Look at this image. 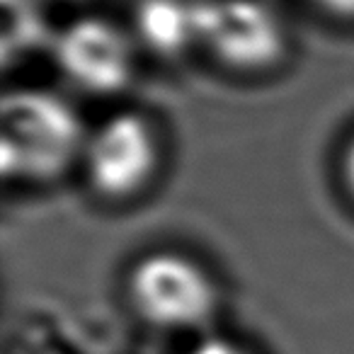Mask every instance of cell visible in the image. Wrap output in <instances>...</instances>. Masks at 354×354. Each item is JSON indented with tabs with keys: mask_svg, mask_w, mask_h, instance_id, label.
<instances>
[{
	"mask_svg": "<svg viewBox=\"0 0 354 354\" xmlns=\"http://www.w3.org/2000/svg\"><path fill=\"white\" fill-rule=\"evenodd\" d=\"M88 133L78 112L46 90L3 100V170L22 183H49L83 160Z\"/></svg>",
	"mask_w": 354,
	"mask_h": 354,
	"instance_id": "6da1fadb",
	"label": "cell"
},
{
	"mask_svg": "<svg viewBox=\"0 0 354 354\" xmlns=\"http://www.w3.org/2000/svg\"><path fill=\"white\" fill-rule=\"evenodd\" d=\"M127 291L133 310L162 330H199L218 308V286L209 270L175 250L141 257L129 272Z\"/></svg>",
	"mask_w": 354,
	"mask_h": 354,
	"instance_id": "7a4b0ae2",
	"label": "cell"
},
{
	"mask_svg": "<svg viewBox=\"0 0 354 354\" xmlns=\"http://www.w3.org/2000/svg\"><path fill=\"white\" fill-rule=\"evenodd\" d=\"M197 46L226 68L257 73L279 64L286 35L265 0H199Z\"/></svg>",
	"mask_w": 354,
	"mask_h": 354,
	"instance_id": "3957f363",
	"label": "cell"
},
{
	"mask_svg": "<svg viewBox=\"0 0 354 354\" xmlns=\"http://www.w3.org/2000/svg\"><path fill=\"white\" fill-rule=\"evenodd\" d=\"M83 170L90 187L109 202L141 194L160 165L156 129L136 112H119L88 133Z\"/></svg>",
	"mask_w": 354,
	"mask_h": 354,
	"instance_id": "277c9868",
	"label": "cell"
},
{
	"mask_svg": "<svg viewBox=\"0 0 354 354\" xmlns=\"http://www.w3.org/2000/svg\"><path fill=\"white\" fill-rule=\"evenodd\" d=\"M59 71L90 95H114L133 75V39L104 17H78L54 41Z\"/></svg>",
	"mask_w": 354,
	"mask_h": 354,
	"instance_id": "5b68a950",
	"label": "cell"
},
{
	"mask_svg": "<svg viewBox=\"0 0 354 354\" xmlns=\"http://www.w3.org/2000/svg\"><path fill=\"white\" fill-rule=\"evenodd\" d=\"M133 35L153 54H185L197 46V3L141 0L133 12Z\"/></svg>",
	"mask_w": 354,
	"mask_h": 354,
	"instance_id": "8992f818",
	"label": "cell"
},
{
	"mask_svg": "<svg viewBox=\"0 0 354 354\" xmlns=\"http://www.w3.org/2000/svg\"><path fill=\"white\" fill-rule=\"evenodd\" d=\"M187 354H252V352H248L243 344L233 342L228 337H204Z\"/></svg>",
	"mask_w": 354,
	"mask_h": 354,
	"instance_id": "52a82bcc",
	"label": "cell"
},
{
	"mask_svg": "<svg viewBox=\"0 0 354 354\" xmlns=\"http://www.w3.org/2000/svg\"><path fill=\"white\" fill-rule=\"evenodd\" d=\"M310 3L339 20H354V0H310Z\"/></svg>",
	"mask_w": 354,
	"mask_h": 354,
	"instance_id": "ba28073f",
	"label": "cell"
},
{
	"mask_svg": "<svg viewBox=\"0 0 354 354\" xmlns=\"http://www.w3.org/2000/svg\"><path fill=\"white\" fill-rule=\"evenodd\" d=\"M342 177H344V185H347L349 194L354 197V136L342 153Z\"/></svg>",
	"mask_w": 354,
	"mask_h": 354,
	"instance_id": "9c48e42d",
	"label": "cell"
}]
</instances>
